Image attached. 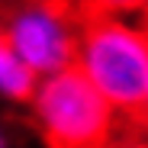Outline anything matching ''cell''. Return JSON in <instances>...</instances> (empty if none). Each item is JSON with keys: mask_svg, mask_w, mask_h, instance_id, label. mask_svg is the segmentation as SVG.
<instances>
[{"mask_svg": "<svg viewBox=\"0 0 148 148\" xmlns=\"http://www.w3.org/2000/svg\"><path fill=\"white\" fill-rule=\"evenodd\" d=\"M77 68L97 93L119 113L138 119L148 87V23L119 7L84 10Z\"/></svg>", "mask_w": 148, "mask_h": 148, "instance_id": "cell-1", "label": "cell"}, {"mask_svg": "<svg viewBox=\"0 0 148 148\" xmlns=\"http://www.w3.org/2000/svg\"><path fill=\"white\" fill-rule=\"evenodd\" d=\"M29 119L45 148H110L119 126V113L77 68L39 81Z\"/></svg>", "mask_w": 148, "mask_h": 148, "instance_id": "cell-2", "label": "cell"}, {"mask_svg": "<svg viewBox=\"0 0 148 148\" xmlns=\"http://www.w3.org/2000/svg\"><path fill=\"white\" fill-rule=\"evenodd\" d=\"M84 10L64 3H19L0 16L3 36L19 64L32 77L45 81L77 64Z\"/></svg>", "mask_w": 148, "mask_h": 148, "instance_id": "cell-3", "label": "cell"}, {"mask_svg": "<svg viewBox=\"0 0 148 148\" xmlns=\"http://www.w3.org/2000/svg\"><path fill=\"white\" fill-rule=\"evenodd\" d=\"M36 87H39V77H32L19 64V58L13 55V48L3 36V26H0V100L29 106L36 97Z\"/></svg>", "mask_w": 148, "mask_h": 148, "instance_id": "cell-4", "label": "cell"}, {"mask_svg": "<svg viewBox=\"0 0 148 148\" xmlns=\"http://www.w3.org/2000/svg\"><path fill=\"white\" fill-rule=\"evenodd\" d=\"M110 148H148V138H145V135H122V138H116Z\"/></svg>", "mask_w": 148, "mask_h": 148, "instance_id": "cell-5", "label": "cell"}, {"mask_svg": "<svg viewBox=\"0 0 148 148\" xmlns=\"http://www.w3.org/2000/svg\"><path fill=\"white\" fill-rule=\"evenodd\" d=\"M0 148H16L13 145V138H10V132H7V126L0 122Z\"/></svg>", "mask_w": 148, "mask_h": 148, "instance_id": "cell-6", "label": "cell"}, {"mask_svg": "<svg viewBox=\"0 0 148 148\" xmlns=\"http://www.w3.org/2000/svg\"><path fill=\"white\" fill-rule=\"evenodd\" d=\"M138 122L148 126V87H145V103H142V113H138Z\"/></svg>", "mask_w": 148, "mask_h": 148, "instance_id": "cell-7", "label": "cell"}, {"mask_svg": "<svg viewBox=\"0 0 148 148\" xmlns=\"http://www.w3.org/2000/svg\"><path fill=\"white\" fill-rule=\"evenodd\" d=\"M142 16H145V23H148V3H145V7H142Z\"/></svg>", "mask_w": 148, "mask_h": 148, "instance_id": "cell-8", "label": "cell"}]
</instances>
